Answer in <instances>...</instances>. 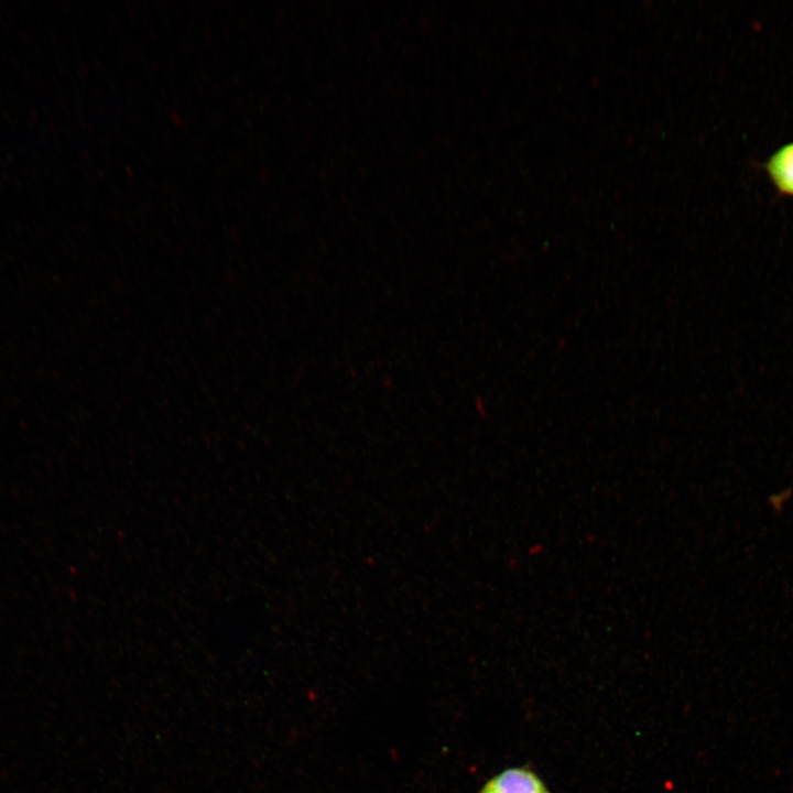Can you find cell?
Masks as SVG:
<instances>
[{
	"instance_id": "1",
	"label": "cell",
	"mask_w": 793,
	"mask_h": 793,
	"mask_svg": "<svg viewBox=\"0 0 793 793\" xmlns=\"http://www.w3.org/2000/svg\"><path fill=\"white\" fill-rule=\"evenodd\" d=\"M478 793H552L530 767H511L491 776Z\"/></svg>"
},
{
	"instance_id": "2",
	"label": "cell",
	"mask_w": 793,
	"mask_h": 793,
	"mask_svg": "<svg viewBox=\"0 0 793 793\" xmlns=\"http://www.w3.org/2000/svg\"><path fill=\"white\" fill-rule=\"evenodd\" d=\"M763 167L776 191L793 197V141L778 148Z\"/></svg>"
},
{
	"instance_id": "3",
	"label": "cell",
	"mask_w": 793,
	"mask_h": 793,
	"mask_svg": "<svg viewBox=\"0 0 793 793\" xmlns=\"http://www.w3.org/2000/svg\"><path fill=\"white\" fill-rule=\"evenodd\" d=\"M792 495V490L789 488L776 490L768 497L767 503L772 509V511L781 512L790 503Z\"/></svg>"
}]
</instances>
